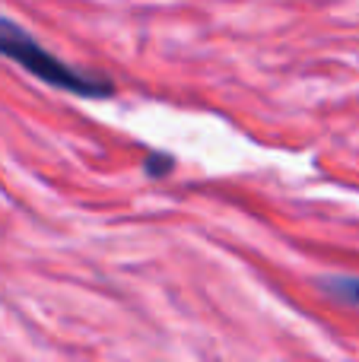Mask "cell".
I'll list each match as a JSON object with an SVG mask.
<instances>
[{
  "instance_id": "3957f363",
  "label": "cell",
  "mask_w": 359,
  "mask_h": 362,
  "mask_svg": "<svg viewBox=\"0 0 359 362\" xmlns=\"http://www.w3.org/2000/svg\"><path fill=\"white\" fill-rule=\"evenodd\" d=\"M146 175H153V178H163V175H169L172 172V165H175V159L172 156H146Z\"/></svg>"
},
{
  "instance_id": "7a4b0ae2",
  "label": "cell",
  "mask_w": 359,
  "mask_h": 362,
  "mask_svg": "<svg viewBox=\"0 0 359 362\" xmlns=\"http://www.w3.org/2000/svg\"><path fill=\"white\" fill-rule=\"evenodd\" d=\"M322 289L337 302L359 305V276H328V280H322Z\"/></svg>"
},
{
  "instance_id": "6da1fadb",
  "label": "cell",
  "mask_w": 359,
  "mask_h": 362,
  "mask_svg": "<svg viewBox=\"0 0 359 362\" xmlns=\"http://www.w3.org/2000/svg\"><path fill=\"white\" fill-rule=\"evenodd\" d=\"M0 54L16 61L25 74H32L35 80L48 83L54 89H64L70 95H80V99H105L114 93V86L102 76H89L80 74L76 67L57 61L51 51H45L23 25H16L13 19L0 16Z\"/></svg>"
}]
</instances>
